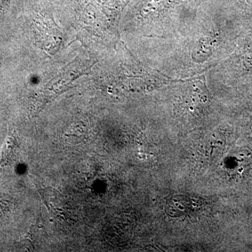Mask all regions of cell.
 Wrapping results in <instances>:
<instances>
[{
    "mask_svg": "<svg viewBox=\"0 0 252 252\" xmlns=\"http://www.w3.org/2000/svg\"><path fill=\"white\" fill-rule=\"evenodd\" d=\"M94 64V61L86 59V58L73 61L64 68L59 75L55 77L48 84L46 91L49 92V96H51L52 94H61V91L65 90L73 81L77 79L81 74H84Z\"/></svg>",
    "mask_w": 252,
    "mask_h": 252,
    "instance_id": "obj_1",
    "label": "cell"
},
{
    "mask_svg": "<svg viewBox=\"0 0 252 252\" xmlns=\"http://www.w3.org/2000/svg\"><path fill=\"white\" fill-rule=\"evenodd\" d=\"M200 199L187 195H176L167 200L165 212L169 216L177 218L191 215L200 208Z\"/></svg>",
    "mask_w": 252,
    "mask_h": 252,
    "instance_id": "obj_2",
    "label": "cell"
}]
</instances>
